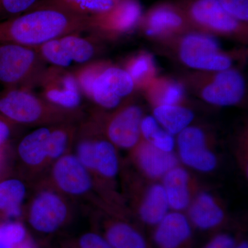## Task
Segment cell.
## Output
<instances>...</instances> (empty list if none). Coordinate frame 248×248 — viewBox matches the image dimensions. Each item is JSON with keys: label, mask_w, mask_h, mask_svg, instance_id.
<instances>
[{"label": "cell", "mask_w": 248, "mask_h": 248, "mask_svg": "<svg viewBox=\"0 0 248 248\" xmlns=\"http://www.w3.org/2000/svg\"><path fill=\"white\" fill-rule=\"evenodd\" d=\"M236 248H248V245L247 243L244 242L243 243V244L240 245V246H238V247Z\"/></svg>", "instance_id": "cell-41"}, {"label": "cell", "mask_w": 248, "mask_h": 248, "mask_svg": "<svg viewBox=\"0 0 248 248\" xmlns=\"http://www.w3.org/2000/svg\"><path fill=\"white\" fill-rule=\"evenodd\" d=\"M156 120L170 133H180L194 119L192 111L176 105H160L154 110Z\"/></svg>", "instance_id": "cell-22"}, {"label": "cell", "mask_w": 248, "mask_h": 248, "mask_svg": "<svg viewBox=\"0 0 248 248\" xmlns=\"http://www.w3.org/2000/svg\"><path fill=\"white\" fill-rule=\"evenodd\" d=\"M192 12L196 20L217 30L231 31L237 27L236 19L222 7L218 0H199Z\"/></svg>", "instance_id": "cell-14"}, {"label": "cell", "mask_w": 248, "mask_h": 248, "mask_svg": "<svg viewBox=\"0 0 248 248\" xmlns=\"http://www.w3.org/2000/svg\"><path fill=\"white\" fill-rule=\"evenodd\" d=\"M190 217L196 226L208 230L221 223L224 213L213 197L208 193H202L191 206Z\"/></svg>", "instance_id": "cell-19"}, {"label": "cell", "mask_w": 248, "mask_h": 248, "mask_svg": "<svg viewBox=\"0 0 248 248\" xmlns=\"http://www.w3.org/2000/svg\"><path fill=\"white\" fill-rule=\"evenodd\" d=\"M94 170L103 177L113 178L119 170L115 146L106 140L94 141Z\"/></svg>", "instance_id": "cell-23"}, {"label": "cell", "mask_w": 248, "mask_h": 248, "mask_svg": "<svg viewBox=\"0 0 248 248\" xmlns=\"http://www.w3.org/2000/svg\"><path fill=\"white\" fill-rule=\"evenodd\" d=\"M0 236L6 242L16 247L25 241L27 231L25 227L19 222H6L0 224Z\"/></svg>", "instance_id": "cell-30"}, {"label": "cell", "mask_w": 248, "mask_h": 248, "mask_svg": "<svg viewBox=\"0 0 248 248\" xmlns=\"http://www.w3.org/2000/svg\"><path fill=\"white\" fill-rule=\"evenodd\" d=\"M27 186L22 180L9 178L0 182V213L12 219L21 217Z\"/></svg>", "instance_id": "cell-17"}, {"label": "cell", "mask_w": 248, "mask_h": 248, "mask_svg": "<svg viewBox=\"0 0 248 248\" xmlns=\"http://www.w3.org/2000/svg\"><path fill=\"white\" fill-rule=\"evenodd\" d=\"M75 134L76 128L72 123L53 125L48 140V160L55 161L67 154Z\"/></svg>", "instance_id": "cell-25"}, {"label": "cell", "mask_w": 248, "mask_h": 248, "mask_svg": "<svg viewBox=\"0 0 248 248\" xmlns=\"http://www.w3.org/2000/svg\"><path fill=\"white\" fill-rule=\"evenodd\" d=\"M191 228L182 214H167L159 223L155 234L156 244L161 248H177L190 237Z\"/></svg>", "instance_id": "cell-13"}, {"label": "cell", "mask_w": 248, "mask_h": 248, "mask_svg": "<svg viewBox=\"0 0 248 248\" xmlns=\"http://www.w3.org/2000/svg\"><path fill=\"white\" fill-rule=\"evenodd\" d=\"M141 122L140 108L130 107L121 111L108 127V136L111 143L122 148L135 146L140 138Z\"/></svg>", "instance_id": "cell-11"}, {"label": "cell", "mask_w": 248, "mask_h": 248, "mask_svg": "<svg viewBox=\"0 0 248 248\" xmlns=\"http://www.w3.org/2000/svg\"><path fill=\"white\" fill-rule=\"evenodd\" d=\"M133 88V79L128 72L112 67L99 73L93 81L89 96L102 107L113 108Z\"/></svg>", "instance_id": "cell-7"}, {"label": "cell", "mask_w": 248, "mask_h": 248, "mask_svg": "<svg viewBox=\"0 0 248 248\" xmlns=\"http://www.w3.org/2000/svg\"><path fill=\"white\" fill-rule=\"evenodd\" d=\"M0 115L13 124L48 125L71 123L79 112L54 105L29 89L12 88L0 92Z\"/></svg>", "instance_id": "cell-2"}, {"label": "cell", "mask_w": 248, "mask_h": 248, "mask_svg": "<svg viewBox=\"0 0 248 248\" xmlns=\"http://www.w3.org/2000/svg\"><path fill=\"white\" fill-rule=\"evenodd\" d=\"M68 211L66 202L59 194L49 190L41 191L29 207V222L39 232L53 233L66 221Z\"/></svg>", "instance_id": "cell-5"}, {"label": "cell", "mask_w": 248, "mask_h": 248, "mask_svg": "<svg viewBox=\"0 0 248 248\" xmlns=\"http://www.w3.org/2000/svg\"><path fill=\"white\" fill-rule=\"evenodd\" d=\"M227 12L241 20L248 19V0H218Z\"/></svg>", "instance_id": "cell-33"}, {"label": "cell", "mask_w": 248, "mask_h": 248, "mask_svg": "<svg viewBox=\"0 0 248 248\" xmlns=\"http://www.w3.org/2000/svg\"><path fill=\"white\" fill-rule=\"evenodd\" d=\"M141 130L150 144L163 151L172 152L174 146L172 135L161 128L154 117L143 119L141 122Z\"/></svg>", "instance_id": "cell-26"}, {"label": "cell", "mask_w": 248, "mask_h": 248, "mask_svg": "<svg viewBox=\"0 0 248 248\" xmlns=\"http://www.w3.org/2000/svg\"><path fill=\"white\" fill-rule=\"evenodd\" d=\"M38 0H0V9L11 15L27 12Z\"/></svg>", "instance_id": "cell-34"}, {"label": "cell", "mask_w": 248, "mask_h": 248, "mask_svg": "<svg viewBox=\"0 0 248 248\" xmlns=\"http://www.w3.org/2000/svg\"><path fill=\"white\" fill-rule=\"evenodd\" d=\"M13 123L0 115V148L7 143L12 135Z\"/></svg>", "instance_id": "cell-38"}, {"label": "cell", "mask_w": 248, "mask_h": 248, "mask_svg": "<svg viewBox=\"0 0 248 248\" xmlns=\"http://www.w3.org/2000/svg\"><path fill=\"white\" fill-rule=\"evenodd\" d=\"M182 22L181 17L172 11L167 9L157 10L152 14L150 18L151 32H159L179 27Z\"/></svg>", "instance_id": "cell-29"}, {"label": "cell", "mask_w": 248, "mask_h": 248, "mask_svg": "<svg viewBox=\"0 0 248 248\" xmlns=\"http://www.w3.org/2000/svg\"><path fill=\"white\" fill-rule=\"evenodd\" d=\"M79 244L81 248H112L107 239L93 232L83 235L80 238Z\"/></svg>", "instance_id": "cell-36"}, {"label": "cell", "mask_w": 248, "mask_h": 248, "mask_svg": "<svg viewBox=\"0 0 248 248\" xmlns=\"http://www.w3.org/2000/svg\"><path fill=\"white\" fill-rule=\"evenodd\" d=\"M205 248H235V241L228 234H220L216 236Z\"/></svg>", "instance_id": "cell-37"}, {"label": "cell", "mask_w": 248, "mask_h": 248, "mask_svg": "<svg viewBox=\"0 0 248 248\" xmlns=\"http://www.w3.org/2000/svg\"><path fill=\"white\" fill-rule=\"evenodd\" d=\"M188 181V174L182 168H174L164 175L163 186L169 206L174 210H183L190 203Z\"/></svg>", "instance_id": "cell-18"}, {"label": "cell", "mask_w": 248, "mask_h": 248, "mask_svg": "<svg viewBox=\"0 0 248 248\" xmlns=\"http://www.w3.org/2000/svg\"><path fill=\"white\" fill-rule=\"evenodd\" d=\"M159 93V102L161 105H174L182 99L184 90L180 84L169 83Z\"/></svg>", "instance_id": "cell-32"}, {"label": "cell", "mask_w": 248, "mask_h": 248, "mask_svg": "<svg viewBox=\"0 0 248 248\" xmlns=\"http://www.w3.org/2000/svg\"><path fill=\"white\" fill-rule=\"evenodd\" d=\"M16 248H35V246L31 241L25 240L22 244L16 246Z\"/></svg>", "instance_id": "cell-39"}, {"label": "cell", "mask_w": 248, "mask_h": 248, "mask_svg": "<svg viewBox=\"0 0 248 248\" xmlns=\"http://www.w3.org/2000/svg\"><path fill=\"white\" fill-rule=\"evenodd\" d=\"M120 1V0H39L30 10L53 8L89 16L90 14L107 13Z\"/></svg>", "instance_id": "cell-16"}, {"label": "cell", "mask_w": 248, "mask_h": 248, "mask_svg": "<svg viewBox=\"0 0 248 248\" xmlns=\"http://www.w3.org/2000/svg\"><path fill=\"white\" fill-rule=\"evenodd\" d=\"M79 162L89 170H94V141L82 140L78 142L75 155Z\"/></svg>", "instance_id": "cell-31"}, {"label": "cell", "mask_w": 248, "mask_h": 248, "mask_svg": "<svg viewBox=\"0 0 248 248\" xmlns=\"http://www.w3.org/2000/svg\"><path fill=\"white\" fill-rule=\"evenodd\" d=\"M0 149H1V148H0Z\"/></svg>", "instance_id": "cell-42"}, {"label": "cell", "mask_w": 248, "mask_h": 248, "mask_svg": "<svg viewBox=\"0 0 248 248\" xmlns=\"http://www.w3.org/2000/svg\"><path fill=\"white\" fill-rule=\"evenodd\" d=\"M244 78L238 72L225 71L217 75L213 82L203 91L205 101L218 106H231L241 100L245 94Z\"/></svg>", "instance_id": "cell-10"}, {"label": "cell", "mask_w": 248, "mask_h": 248, "mask_svg": "<svg viewBox=\"0 0 248 248\" xmlns=\"http://www.w3.org/2000/svg\"><path fill=\"white\" fill-rule=\"evenodd\" d=\"M181 58L192 68L223 71L231 65V60L219 53L218 44L211 37L200 35L186 37L181 46Z\"/></svg>", "instance_id": "cell-6"}, {"label": "cell", "mask_w": 248, "mask_h": 248, "mask_svg": "<svg viewBox=\"0 0 248 248\" xmlns=\"http://www.w3.org/2000/svg\"><path fill=\"white\" fill-rule=\"evenodd\" d=\"M37 49L42 59L55 67L64 68L73 63L62 46L60 38L49 41Z\"/></svg>", "instance_id": "cell-28"}, {"label": "cell", "mask_w": 248, "mask_h": 248, "mask_svg": "<svg viewBox=\"0 0 248 248\" xmlns=\"http://www.w3.org/2000/svg\"><path fill=\"white\" fill-rule=\"evenodd\" d=\"M106 23L117 31H126L135 26L141 14V6L136 0H122L107 12Z\"/></svg>", "instance_id": "cell-21"}, {"label": "cell", "mask_w": 248, "mask_h": 248, "mask_svg": "<svg viewBox=\"0 0 248 248\" xmlns=\"http://www.w3.org/2000/svg\"><path fill=\"white\" fill-rule=\"evenodd\" d=\"M52 176L57 187L67 195L80 197L88 193L92 187L89 170L75 155L66 154L54 161Z\"/></svg>", "instance_id": "cell-8"}, {"label": "cell", "mask_w": 248, "mask_h": 248, "mask_svg": "<svg viewBox=\"0 0 248 248\" xmlns=\"http://www.w3.org/2000/svg\"><path fill=\"white\" fill-rule=\"evenodd\" d=\"M62 46L72 62L84 63L89 61L94 54V48L89 41L72 34L60 37Z\"/></svg>", "instance_id": "cell-27"}, {"label": "cell", "mask_w": 248, "mask_h": 248, "mask_svg": "<svg viewBox=\"0 0 248 248\" xmlns=\"http://www.w3.org/2000/svg\"><path fill=\"white\" fill-rule=\"evenodd\" d=\"M42 98L62 108L79 110L81 90L76 77L63 68L52 67L46 69L39 81Z\"/></svg>", "instance_id": "cell-4"}, {"label": "cell", "mask_w": 248, "mask_h": 248, "mask_svg": "<svg viewBox=\"0 0 248 248\" xmlns=\"http://www.w3.org/2000/svg\"><path fill=\"white\" fill-rule=\"evenodd\" d=\"M151 69V61L146 56L140 57L137 59L129 69V74L132 79H141L146 76L147 73Z\"/></svg>", "instance_id": "cell-35"}, {"label": "cell", "mask_w": 248, "mask_h": 248, "mask_svg": "<svg viewBox=\"0 0 248 248\" xmlns=\"http://www.w3.org/2000/svg\"><path fill=\"white\" fill-rule=\"evenodd\" d=\"M178 146L183 162L192 169L210 172L216 167V156L207 148L205 135L200 129L190 127L182 130Z\"/></svg>", "instance_id": "cell-9"}, {"label": "cell", "mask_w": 248, "mask_h": 248, "mask_svg": "<svg viewBox=\"0 0 248 248\" xmlns=\"http://www.w3.org/2000/svg\"><path fill=\"white\" fill-rule=\"evenodd\" d=\"M107 240L112 248H147L143 236L126 223L111 226L107 231Z\"/></svg>", "instance_id": "cell-24"}, {"label": "cell", "mask_w": 248, "mask_h": 248, "mask_svg": "<svg viewBox=\"0 0 248 248\" xmlns=\"http://www.w3.org/2000/svg\"><path fill=\"white\" fill-rule=\"evenodd\" d=\"M53 125L35 129L21 140L17 153L24 164L31 168L38 167L48 160V143Z\"/></svg>", "instance_id": "cell-12"}, {"label": "cell", "mask_w": 248, "mask_h": 248, "mask_svg": "<svg viewBox=\"0 0 248 248\" xmlns=\"http://www.w3.org/2000/svg\"><path fill=\"white\" fill-rule=\"evenodd\" d=\"M42 60L37 48L0 42V83L6 89H29L45 73Z\"/></svg>", "instance_id": "cell-3"}, {"label": "cell", "mask_w": 248, "mask_h": 248, "mask_svg": "<svg viewBox=\"0 0 248 248\" xmlns=\"http://www.w3.org/2000/svg\"><path fill=\"white\" fill-rule=\"evenodd\" d=\"M169 203L164 186L155 184L147 193L140 208V216L148 224H159L168 214Z\"/></svg>", "instance_id": "cell-20"}, {"label": "cell", "mask_w": 248, "mask_h": 248, "mask_svg": "<svg viewBox=\"0 0 248 248\" xmlns=\"http://www.w3.org/2000/svg\"><path fill=\"white\" fill-rule=\"evenodd\" d=\"M139 164L151 177H160L176 167L177 159L171 152L161 151L153 145L144 143L138 152Z\"/></svg>", "instance_id": "cell-15"}, {"label": "cell", "mask_w": 248, "mask_h": 248, "mask_svg": "<svg viewBox=\"0 0 248 248\" xmlns=\"http://www.w3.org/2000/svg\"><path fill=\"white\" fill-rule=\"evenodd\" d=\"M90 16L53 8L32 9L0 22V42L37 48L90 27Z\"/></svg>", "instance_id": "cell-1"}, {"label": "cell", "mask_w": 248, "mask_h": 248, "mask_svg": "<svg viewBox=\"0 0 248 248\" xmlns=\"http://www.w3.org/2000/svg\"><path fill=\"white\" fill-rule=\"evenodd\" d=\"M14 246H11L9 243L6 242L4 239L0 236V248H14Z\"/></svg>", "instance_id": "cell-40"}]
</instances>
